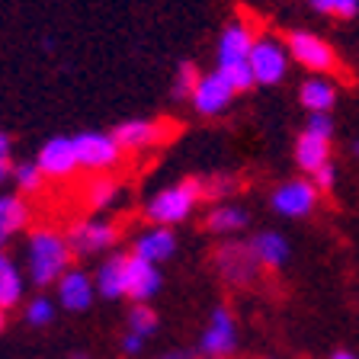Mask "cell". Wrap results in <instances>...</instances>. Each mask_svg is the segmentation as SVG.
I'll list each match as a JSON object with an SVG mask.
<instances>
[{"mask_svg": "<svg viewBox=\"0 0 359 359\" xmlns=\"http://www.w3.org/2000/svg\"><path fill=\"white\" fill-rule=\"evenodd\" d=\"M71 244L65 234L52 231V228H36L26 241V266H29V279L45 289V285H58L61 276L71 269Z\"/></svg>", "mask_w": 359, "mask_h": 359, "instance_id": "1", "label": "cell"}, {"mask_svg": "<svg viewBox=\"0 0 359 359\" xmlns=\"http://www.w3.org/2000/svg\"><path fill=\"white\" fill-rule=\"evenodd\" d=\"M199 202H202V183L196 177H189L183 183H173V187L151 196L148 205H144V218L154 228H173V224L187 222Z\"/></svg>", "mask_w": 359, "mask_h": 359, "instance_id": "2", "label": "cell"}, {"mask_svg": "<svg viewBox=\"0 0 359 359\" xmlns=\"http://www.w3.org/2000/svg\"><path fill=\"white\" fill-rule=\"evenodd\" d=\"M215 273L222 276V283L234 285V289H247L260 279V263H257L247 241H224L215 250Z\"/></svg>", "mask_w": 359, "mask_h": 359, "instance_id": "3", "label": "cell"}, {"mask_svg": "<svg viewBox=\"0 0 359 359\" xmlns=\"http://www.w3.org/2000/svg\"><path fill=\"white\" fill-rule=\"evenodd\" d=\"M234 350H238V321L228 305H215L199 337V353L205 359H228L234 356Z\"/></svg>", "mask_w": 359, "mask_h": 359, "instance_id": "4", "label": "cell"}, {"mask_svg": "<svg viewBox=\"0 0 359 359\" xmlns=\"http://www.w3.org/2000/svg\"><path fill=\"white\" fill-rule=\"evenodd\" d=\"M289 48L279 39L260 36L254 42V52H250V71H254V81L260 87H276L285 81L289 74Z\"/></svg>", "mask_w": 359, "mask_h": 359, "instance_id": "5", "label": "cell"}, {"mask_svg": "<svg viewBox=\"0 0 359 359\" xmlns=\"http://www.w3.org/2000/svg\"><path fill=\"white\" fill-rule=\"evenodd\" d=\"M65 238L71 244V254L74 257H93V254H106V250L116 247L119 228L97 215V218H83V222L71 224V231Z\"/></svg>", "mask_w": 359, "mask_h": 359, "instance_id": "6", "label": "cell"}, {"mask_svg": "<svg viewBox=\"0 0 359 359\" xmlns=\"http://www.w3.org/2000/svg\"><path fill=\"white\" fill-rule=\"evenodd\" d=\"M285 48H289L292 61H299L302 67H308L314 74H327L337 65V52L330 48V42H324L321 36H314L308 29L285 32Z\"/></svg>", "mask_w": 359, "mask_h": 359, "instance_id": "7", "label": "cell"}, {"mask_svg": "<svg viewBox=\"0 0 359 359\" xmlns=\"http://www.w3.org/2000/svg\"><path fill=\"white\" fill-rule=\"evenodd\" d=\"M74 154L83 170H112L122 161V148L112 138V132H77L74 135Z\"/></svg>", "mask_w": 359, "mask_h": 359, "instance_id": "8", "label": "cell"}, {"mask_svg": "<svg viewBox=\"0 0 359 359\" xmlns=\"http://www.w3.org/2000/svg\"><path fill=\"white\" fill-rule=\"evenodd\" d=\"M269 205L283 218H305V215H311L314 205H318V189H314V183L308 177L285 180V183H279V187L273 189Z\"/></svg>", "mask_w": 359, "mask_h": 359, "instance_id": "9", "label": "cell"}, {"mask_svg": "<svg viewBox=\"0 0 359 359\" xmlns=\"http://www.w3.org/2000/svg\"><path fill=\"white\" fill-rule=\"evenodd\" d=\"M164 289V273L161 266L142 260V257L128 254V266H126V295L135 302V305H144Z\"/></svg>", "mask_w": 359, "mask_h": 359, "instance_id": "10", "label": "cell"}, {"mask_svg": "<svg viewBox=\"0 0 359 359\" xmlns=\"http://www.w3.org/2000/svg\"><path fill=\"white\" fill-rule=\"evenodd\" d=\"M234 97H238V93L231 90V83L224 81L218 71H209V74L199 77L189 103H193V109L199 112V116H222V112L231 106Z\"/></svg>", "mask_w": 359, "mask_h": 359, "instance_id": "11", "label": "cell"}, {"mask_svg": "<svg viewBox=\"0 0 359 359\" xmlns=\"http://www.w3.org/2000/svg\"><path fill=\"white\" fill-rule=\"evenodd\" d=\"M55 289H58V305L74 314L90 311V305L97 299V283H93V276L83 273V269H67Z\"/></svg>", "mask_w": 359, "mask_h": 359, "instance_id": "12", "label": "cell"}, {"mask_svg": "<svg viewBox=\"0 0 359 359\" xmlns=\"http://www.w3.org/2000/svg\"><path fill=\"white\" fill-rule=\"evenodd\" d=\"M39 167H42L45 177H71L77 170V154H74V138H67V135H55L48 142L39 148Z\"/></svg>", "mask_w": 359, "mask_h": 359, "instance_id": "13", "label": "cell"}, {"mask_svg": "<svg viewBox=\"0 0 359 359\" xmlns=\"http://www.w3.org/2000/svg\"><path fill=\"white\" fill-rule=\"evenodd\" d=\"M112 138L119 142L122 151H144L154 148L164 138V122L154 119H126L112 128Z\"/></svg>", "mask_w": 359, "mask_h": 359, "instance_id": "14", "label": "cell"}, {"mask_svg": "<svg viewBox=\"0 0 359 359\" xmlns=\"http://www.w3.org/2000/svg\"><path fill=\"white\" fill-rule=\"evenodd\" d=\"M254 32L247 29L244 22H228L218 36V67L224 65H244L250 61V52H254Z\"/></svg>", "mask_w": 359, "mask_h": 359, "instance_id": "15", "label": "cell"}, {"mask_svg": "<svg viewBox=\"0 0 359 359\" xmlns=\"http://www.w3.org/2000/svg\"><path fill=\"white\" fill-rule=\"evenodd\" d=\"M132 254L154 263V266H161L164 260H170V257L177 254V234H173V228H148L144 234L135 238Z\"/></svg>", "mask_w": 359, "mask_h": 359, "instance_id": "16", "label": "cell"}, {"mask_svg": "<svg viewBox=\"0 0 359 359\" xmlns=\"http://www.w3.org/2000/svg\"><path fill=\"white\" fill-rule=\"evenodd\" d=\"M250 250H254L257 263L266 269H283L292 257V247H289V238L279 231H257L254 238L247 241Z\"/></svg>", "mask_w": 359, "mask_h": 359, "instance_id": "17", "label": "cell"}, {"mask_svg": "<svg viewBox=\"0 0 359 359\" xmlns=\"http://www.w3.org/2000/svg\"><path fill=\"white\" fill-rule=\"evenodd\" d=\"M126 266H128V254H109L93 273V283L103 299H122L126 295Z\"/></svg>", "mask_w": 359, "mask_h": 359, "instance_id": "18", "label": "cell"}, {"mask_svg": "<svg viewBox=\"0 0 359 359\" xmlns=\"http://www.w3.org/2000/svg\"><path fill=\"white\" fill-rule=\"evenodd\" d=\"M295 164L305 173L321 170L324 164H330V142L327 138H318L311 132H302L295 138Z\"/></svg>", "mask_w": 359, "mask_h": 359, "instance_id": "19", "label": "cell"}, {"mask_svg": "<svg viewBox=\"0 0 359 359\" xmlns=\"http://www.w3.org/2000/svg\"><path fill=\"white\" fill-rule=\"evenodd\" d=\"M250 224L247 209H241L238 202H222V205H212L209 215H205V228L212 234H241Z\"/></svg>", "mask_w": 359, "mask_h": 359, "instance_id": "20", "label": "cell"}, {"mask_svg": "<svg viewBox=\"0 0 359 359\" xmlns=\"http://www.w3.org/2000/svg\"><path fill=\"white\" fill-rule=\"evenodd\" d=\"M299 103L308 112H330L337 103V87L327 77H308L299 87Z\"/></svg>", "mask_w": 359, "mask_h": 359, "instance_id": "21", "label": "cell"}, {"mask_svg": "<svg viewBox=\"0 0 359 359\" xmlns=\"http://www.w3.org/2000/svg\"><path fill=\"white\" fill-rule=\"evenodd\" d=\"M29 222V209L20 196H0V254H4V244L13 238L20 228H26Z\"/></svg>", "mask_w": 359, "mask_h": 359, "instance_id": "22", "label": "cell"}, {"mask_svg": "<svg viewBox=\"0 0 359 359\" xmlns=\"http://www.w3.org/2000/svg\"><path fill=\"white\" fill-rule=\"evenodd\" d=\"M22 302V273L7 254H0V308L10 311Z\"/></svg>", "mask_w": 359, "mask_h": 359, "instance_id": "23", "label": "cell"}, {"mask_svg": "<svg viewBox=\"0 0 359 359\" xmlns=\"http://www.w3.org/2000/svg\"><path fill=\"white\" fill-rule=\"evenodd\" d=\"M87 202H90V209H97V212L112 209L119 202V183L109 177H97L87 189Z\"/></svg>", "mask_w": 359, "mask_h": 359, "instance_id": "24", "label": "cell"}, {"mask_svg": "<svg viewBox=\"0 0 359 359\" xmlns=\"http://www.w3.org/2000/svg\"><path fill=\"white\" fill-rule=\"evenodd\" d=\"M199 77H202V71L193 65V61H180L177 74H173L170 93L177 100H193V90H196V83H199Z\"/></svg>", "mask_w": 359, "mask_h": 359, "instance_id": "25", "label": "cell"}, {"mask_svg": "<svg viewBox=\"0 0 359 359\" xmlns=\"http://www.w3.org/2000/svg\"><path fill=\"white\" fill-rule=\"evenodd\" d=\"M126 324L132 334L148 340V337H154V330H157V311L151 305H132L126 314Z\"/></svg>", "mask_w": 359, "mask_h": 359, "instance_id": "26", "label": "cell"}, {"mask_svg": "<svg viewBox=\"0 0 359 359\" xmlns=\"http://www.w3.org/2000/svg\"><path fill=\"white\" fill-rule=\"evenodd\" d=\"M215 71H218V74H222L228 83H231L234 93H247L250 87H257L254 71H250V61H244V65H224V67H215Z\"/></svg>", "mask_w": 359, "mask_h": 359, "instance_id": "27", "label": "cell"}, {"mask_svg": "<svg viewBox=\"0 0 359 359\" xmlns=\"http://www.w3.org/2000/svg\"><path fill=\"white\" fill-rule=\"evenodd\" d=\"M55 302L48 299V295H36V299L26 305V321L32 324V327H48V324L55 321Z\"/></svg>", "mask_w": 359, "mask_h": 359, "instance_id": "28", "label": "cell"}, {"mask_svg": "<svg viewBox=\"0 0 359 359\" xmlns=\"http://www.w3.org/2000/svg\"><path fill=\"white\" fill-rule=\"evenodd\" d=\"M13 180H16V187L22 189V193H39V189L45 187V173L39 164H16L13 167Z\"/></svg>", "mask_w": 359, "mask_h": 359, "instance_id": "29", "label": "cell"}, {"mask_svg": "<svg viewBox=\"0 0 359 359\" xmlns=\"http://www.w3.org/2000/svg\"><path fill=\"white\" fill-rule=\"evenodd\" d=\"M202 183V199H224L228 193H234V183L231 177H224V173H215V177H205L199 180Z\"/></svg>", "mask_w": 359, "mask_h": 359, "instance_id": "30", "label": "cell"}, {"mask_svg": "<svg viewBox=\"0 0 359 359\" xmlns=\"http://www.w3.org/2000/svg\"><path fill=\"white\" fill-rule=\"evenodd\" d=\"M305 132L318 135V138H334V119L330 112H308V122H305Z\"/></svg>", "mask_w": 359, "mask_h": 359, "instance_id": "31", "label": "cell"}, {"mask_svg": "<svg viewBox=\"0 0 359 359\" xmlns=\"http://www.w3.org/2000/svg\"><path fill=\"white\" fill-rule=\"evenodd\" d=\"M308 180L314 183V189H318V193H330V189H334V183H337V167L334 164H324L321 170H314Z\"/></svg>", "mask_w": 359, "mask_h": 359, "instance_id": "32", "label": "cell"}, {"mask_svg": "<svg viewBox=\"0 0 359 359\" xmlns=\"http://www.w3.org/2000/svg\"><path fill=\"white\" fill-rule=\"evenodd\" d=\"M144 344H148L144 337H138V334H132V330H126V334H122V340H119V350L126 353V356H138V353L144 350Z\"/></svg>", "mask_w": 359, "mask_h": 359, "instance_id": "33", "label": "cell"}, {"mask_svg": "<svg viewBox=\"0 0 359 359\" xmlns=\"http://www.w3.org/2000/svg\"><path fill=\"white\" fill-rule=\"evenodd\" d=\"M330 4H334V16L340 20H353L359 13V0H330Z\"/></svg>", "mask_w": 359, "mask_h": 359, "instance_id": "34", "label": "cell"}, {"mask_svg": "<svg viewBox=\"0 0 359 359\" xmlns=\"http://www.w3.org/2000/svg\"><path fill=\"white\" fill-rule=\"evenodd\" d=\"M157 359H205L202 353H193V350H170V353H161Z\"/></svg>", "mask_w": 359, "mask_h": 359, "instance_id": "35", "label": "cell"}, {"mask_svg": "<svg viewBox=\"0 0 359 359\" xmlns=\"http://www.w3.org/2000/svg\"><path fill=\"white\" fill-rule=\"evenodd\" d=\"M10 151H13V138L7 132H0V161H10Z\"/></svg>", "mask_w": 359, "mask_h": 359, "instance_id": "36", "label": "cell"}, {"mask_svg": "<svg viewBox=\"0 0 359 359\" xmlns=\"http://www.w3.org/2000/svg\"><path fill=\"white\" fill-rule=\"evenodd\" d=\"M308 4H311V10H314V13L334 16V4H330V0H308Z\"/></svg>", "mask_w": 359, "mask_h": 359, "instance_id": "37", "label": "cell"}, {"mask_svg": "<svg viewBox=\"0 0 359 359\" xmlns=\"http://www.w3.org/2000/svg\"><path fill=\"white\" fill-rule=\"evenodd\" d=\"M10 177H13V164H10V161H0V183Z\"/></svg>", "mask_w": 359, "mask_h": 359, "instance_id": "38", "label": "cell"}, {"mask_svg": "<svg viewBox=\"0 0 359 359\" xmlns=\"http://www.w3.org/2000/svg\"><path fill=\"white\" fill-rule=\"evenodd\" d=\"M330 359H359V356H356V353H350V350H337Z\"/></svg>", "mask_w": 359, "mask_h": 359, "instance_id": "39", "label": "cell"}, {"mask_svg": "<svg viewBox=\"0 0 359 359\" xmlns=\"http://www.w3.org/2000/svg\"><path fill=\"white\" fill-rule=\"evenodd\" d=\"M4 327H7V311L0 308V334H4Z\"/></svg>", "mask_w": 359, "mask_h": 359, "instance_id": "40", "label": "cell"}, {"mask_svg": "<svg viewBox=\"0 0 359 359\" xmlns=\"http://www.w3.org/2000/svg\"><path fill=\"white\" fill-rule=\"evenodd\" d=\"M71 359H93L90 353H71Z\"/></svg>", "mask_w": 359, "mask_h": 359, "instance_id": "41", "label": "cell"}, {"mask_svg": "<svg viewBox=\"0 0 359 359\" xmlns=\"http://www.w3.org/2000/svg\"><path fill=\"white\" fill-rule=\"evenodd\" d=\"M353 154L359 157V138H353Z\"/></svg>", "mask_w": 359, "mask_h": 359, "instance_id": "42", "label": "cell"}]
</instances>
